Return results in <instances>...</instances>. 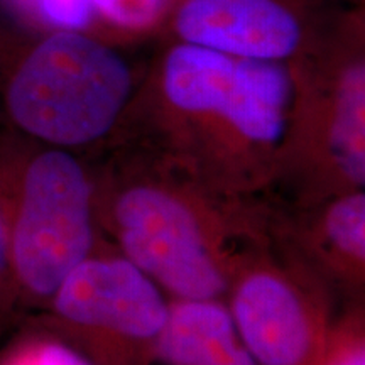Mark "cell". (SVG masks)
<instances>
[{"label": "cell", "mask_w": 365, "mask_h": 365, "mask_svg": "<svg viewBox=\"0 0 365 365\" xmlns=\"http://www.w3.org/2000/svg\"><path fill=\"white\" fill-rule=\"evenodd\" d=\"M328 4H365V0H325Z\"/></svg>", "instance_id": "cell-15"}, {"label": "cell", "mask_w": 365, "mask_h": 365, "mask_svg": "<svg viewBox=\"0 0 365 365\" xmlns=\"http://www.w3.org/2000/svg\"><path fill=\"white\" fill-rule=\"evenodd\" d=\"M90 33L115 44L117 39L161 38L175 0H85Z\"/></svg>", "instance_id": "cell-9"}, {"label": "cell", "mask_w": 365, "mask_h": 365, "mask_svg": "<svg viewBox=\"0 0 365 365\" xmlns=\"http://www.w3.org/2000/svg\"><path fill=\"white\" fill-rule=\"evenodd\" d=\"M156 350L168 365H257L230 312L215 299H181L170 307Z\"/></svg>", "instance_id": "cell-8"}, {"label": "cell", "mask_w": 365, "mask_h": 365, "mask_svg": "<svg viewBox=\"0 0 365 365\" xmlns=\"http://www.w3.org/2000/svg\"><path fill=\"white\" fill-rule=\"evenodd\" d=\"M240 340L257 365H309L314 333L303 301L276 274L252 272L232 301Z\"/></svg>", "instance_id": "cell-7"}, {"label": "cell", "mask_w": 365, "mask_h": 365, "mask_svg": "<svg viewBox=\"0 0 365 365\" xmlns=\"http://www.w3.org/2000/svg\"><path fill=\"white\" fill-rule=\"evenodd\" d=\"M16 294L14 284L12 266H11V249H9V234L6 218L0 208V308Z\"/></svg>", "instance_id": "cell-13"}, {"label": "cell", "mask_w": 365, "mask_h": 365, "mask_svg": "<svg viewBox=\"0 0 365 365\" xmlns=\"http://www.w3.org/2000/svg\"><path fill=\"white\" fill-rule=\"evenodd\" d=\"M323 365H365V350L362 341L341 345L336 352H333Z\"/></svg>", "instance_id": "cell-14"}, {"label": "cell", "mask_w": 365, "mask_h": 365, "mask_svg": "<svg viewBox=\"0 0 365 365\" xmlns=\"http://www.w3.org/2000/svg\"><path fill=\"white\" fill-rule=\"evenodd\" d=\"M115 225L127 259L180 299H217L225 279L196 217L175 195L134 186L118 196Z\"/></svg>", "instance_id": "cell-4"}, {"label": "cell", "mask_w": 365, "mask_h": 365, "mask_svg": "<svg viewBox=\"0 0 365 365\" xmlns=\"http://www.w3.org/2000/svg\"><path fill=\"white\" fill-rule=\"evenodd\" d=\"M48 304L61 325L135 341H156L170 314L156 282L129 259H85Z\"/></svg>", "instance_id": "cell-6"}, {"label": "cell", "mask_w": 365, "mask_h": 365, "mask_svg": "<svg viewBox=\"0 0 365 365\" xmlns=\"http://www.w3.org/2000/svg\"><path fill=\"white\" fill-rule=\"evenodd\" d=\"M91 185L75 150L11 130L0 135V208L6 218L16 294L48 303L90 257Z\"/></svg>", "instance_id": "cell-3"}, {"label": "cell", "mask_w": 365, "mask_h": 365, "mask_svg": "<svg viewBox=\"0 0 365 365\" xmlns=\"http://www.w3.org/2000/svg\"><path fill=\"white\" fill-rule=\"evenodd\" d=\"M0 14L38 29L90 31L85 0H0Z\"/></svg>", "instance_id": "cell-10"}, {"label": "cell", "mask_w": 365, "mask_h": 365, "mask_svg": "<svg viewBox=\"0 0 365 365\" xmlns=\"http://www.w3.org/2000/svg\"><path fill=\"white\" fill-rule=\"evenodd\" d=\"M291 98L287 63L164 41L118 127L210 161L264 158L281 153Z\"/></svg>", "instance_id": "cell-1"}, {"label": "cell", "mask_w": 365, "mask_h": 365, "mask_svg": "<svg viewBox=\"0 0 365 365\" xmlns=\"http://www.w3.org/2000/svg\"><path fill=\"white\" fill-rule=\"evenodd\" d=\"M11 365H93L85 355L63 344H46L34 352L24 354Z\"/></svg>", "instance_id": "cell-12"}, {"label": "cell", "mask_w": 365, "mask_h": 365, "mask_svg": "<svg viewBox=\"0 0 365 365\" xmlns=\"http://www.w3.org/2000/svg\"><path fill=\"white\" fill-rule=\"evenodd\" d=\"M325 234L340 254L362 266L365 259V195L362 191L341 196L328 208Z\"/></svg>", "instance_id": "cell-11"}, {"label": "cell", "mask_w": 365, "mask_h": 365, "mask_svg": "<svg viewBox=\"0 0 365 365\" xmlns=\"http://www.w3.org/2000/svg\"><path fill=\"white\" fill-rule=\"evenodd\" d=\"M137 75L117 44L83 29H38L0 14V122L78 150L117 130Z\"/></svg>", "instance_id": "cell-2"}, {"label": "cell", "mask_w": 365, "mask_h": 365, "mask_svg": "<svg viewBox=\"0 0 365 365\" xmlns=\"http://www.w3.org/2000/svg\"><path fill=\"white\" fill-rule=\"evenodd\" d=\"M325 0H175L161 39L287 63L317 33Z\"/></svg>", "instance_id": "cell-5"}]
</instances>
